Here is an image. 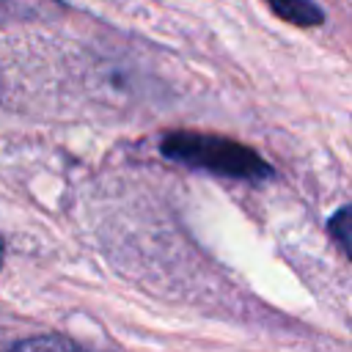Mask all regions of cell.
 Instances as JSON below:
<instances>
[{"label":"cell","instance_id":"1","mask_svg":"<svg viewBox=\"0 0 352 352\" xmlns=\"http://www.w3.org/2000/svg\"><path fill=\"white\" fill-rule=\"evenodd\" d=\"M162 154L173 162L220 173L228 179L242 182H267L272 179L270 162H264L253 148L223 138V135H206V132H170L160 143Z\"/></svg>","mask_w":352,"mask_h":352},{"label":"cell","instance_id":"2","mask_svg":"<svg viewBox=\"0 0 352 352\" xmlns=\"http://www.w3.org/2000/svg\"><path fill=\"white\" fill-rule=\"evenodd\" d=\"M267 6L289 25L297 28H316L324 19V11L314 0H267Z\"/></svg>","mask_w":352,"mask_h":352},{"label":"cell","instance_id":"3","mask_svg":"<svg viewBox=\"0 0 352 352\" xmlns=\"http://www.w3.org/2000/svg\"><path fill=\"white\" fill-rule=\"evenodd\" d=\"M8 352H91V349H85L69 338H60V336H38V338H28V341L16 344Z\"/></svg>","mask_w":352,"mask_h":352},{"label":"cell","instance_id":"4","mask_svg":"<svg viewBox=\"0 0 352 352\" xmlns=\"http://www.w3.org/2000/svg\"><path fill=\"white\" fill-rule=\"evenodd\" d=\"M330 234L341 245V250L352 258V206H344L330 217Z\"/></svg>","mask_w":352,"mask_h":352},{"label":"cell","instance_id":"5","mask_svg":"<svg viewBox=\"0 0 352 352\" xmlns=\"http://www.w3.org/2000/svg\"><path fill=\"white\" fill-rule=\"evenodd\" d=\"M3 258H6V245H3V236H0V267H3Z\"/></svg>","mask_w":352,"mask_h":352}]
</instances>
